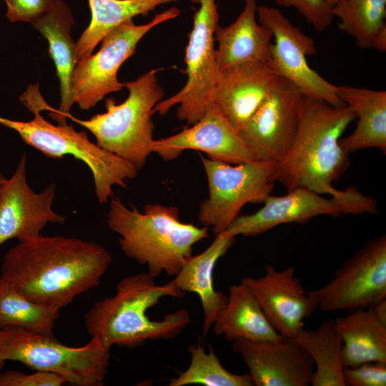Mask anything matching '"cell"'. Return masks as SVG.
Listing matches in <instances>:
<instances>
[{"instance_id": "1", "label": "cell", "mask_w": 386, "mask_h": 386, "mask_svg": "<svg viewBox=\"0 0 386 386\" xmlns=\"http://www.w3.org/2000/svg\"><path fill=\"white\" fill-rule=\"evenodd\" d=\"M112 262L99 244L41 234L7 251L0 276L31 300L60 310L96 287Z\"/></svg>"}, {"instance_id": "2", "label": "cell", "mask_w": 386, "mask_h": 386, "mask_svg": "<svg viewBox=\"0 0 386 386\" xmlns=\"http://www.w3.org/2000/svg\"><path fill=\"white\" fill-rule=\"evenodd\" d=\"M356 119L352 107H333L302 96L299 126L287 156L275 163L271 179L287 191L305 187L320 194L345 197V190L334 187L349 166V154L340 145L347 127Z\"/></svg>"}, {"instance_id": "3", "label": "cell", "mask_w": 386, "mask_h": 386, "mask_svg": "<svg viewBox=\"0 0 386 386\" xmlns=\"http://www.w3.org/2000/svg\"><path fill=\"white\" fill-rule=\"evenodd\" d=\"M184 295L172 280L158 285L148 272L128 275L118 282L114 295L96 302L86 312L85 327L91 337L110 348L134 349L149 340L173 339L189 325V311L180 308L157 320L150 319L147 311L164 297Z\"/></svg>"}, {"instance_id": "4", "label": "cell", "mask_w": 386, "mask_h": 386, "mask_svg": "<svg viewBox=\"0 0 386 386\" xmlns=\"http://www.w3.org/2000/svg\"><path fill=\"white\" fill-rule=\"evenodd\" d=\"M106 217L122 252L147 266L154 278L162 272L174 277L192 255L194 245L209 235L207 227L181 222L174 205L147 204L141 212L112 197Z\"/></svg>"}, {"instance_id": "5", "label": "cell", "mask_w": 386, "mask_h": 386, "mask_svg": "<svg viewBox=\"0 0 386 386\" xmlns=\"http://www.w3.org/2000/svg\"><path fill=\"white\" fill-rule=\"evenodd\" d=\"M20 101L34 114L27 122L0 117V124L18 133L29 146L54 159L71 155L82 161L91 172L95 194L100 204L113 197V187H125L137 176L138 170L130 162L91 142L84 132H77L66 124L56 125L46 121L43 110L39 84H30Z\"/></svg>"}, {"instance_id": "6", "label": "cell", "mask_w": 386, "mask_h": 386, "mask_svg": "<svg viewBox=\"0 0 386 386\" xmlns=\"http://www.w3.org/2000/svg\"><path fill=\"white\" fill-rule=\"evenodd\" d=\"M159 69H152L134 81L124 84L127 98L117 104L113 98L105 100L106 112L82 120L66 114L88 129L96 144L134 165L138 171L146 164L154 140L153 110L163 99L164 89L158 81Z\"/></svg>"}, {"instance_id": "7", "label": "cell", "mask_w": 386, "mask_h": 386, "mask_svg": "<svg viewBox=\"0 0 386 386\" xmlns=\"http://www.w3.org/2000/svg\"><path fill=\"white\" fill-rule=\"evenodd\" d=\"M110 347L97 339L70 347L49 335L21 328L0 329V360L16 361L63 377L77 386H101L108 373Z\"/></svg>"}, {"instance_id": "8", "label": "cell", "mask_w": 386, "mask_h": 386, "mask_svg": "<svg viewBox=\"0 0 386 386\" xmlns=\"http://www.w3.org/2000/svg\"><path fill=\"white\" fill-rule=\"evenodd\" d=\"M185 49L186 84L172 96L156 104L153 112L165 115L178 106L177 118L193 124L214 103L213 94L219 74L216 61L214 31L219 24L215 0H199Z\"/></svg>"}, {"instance_id": "9", "label": "cell", "mask_w": 386, "mask_h": 386, "mask_svg": "<svg viewBox=\"0 0 386 386\" xmlns=\"http://www.w3.org/2000/svg\"><path fill=\"white\" fill-rule=\"evenodd\" d=\"M201 160L209 194L199 207L198 220L217 235L225 231L247 203H263L273 189L275 163L255 160L238 164L204 158Z\"/></svg>"}, {"instance_id": "10", "label": "cell", "mask_w": 386, "mask_h": 386, "mask_svg": "<svg viewBox=\"0 0 386 386\" xmlns=\"http://www.w3.org/2000/svg\"><path fill=\"white\" fill-rule=\"evenodd\" d=\"M180 13L173 6L156 14L147 24L137 25L129 19L107 34L96 53L76 62L72 77L74 103L88 110L106 95L122 90L124 84L118 80L119 69L135 53L139 41L153 28L177 18Z\"/></svg>"}, {"instance_id": "11", "label": "cell", "mask_w": 386, "mask_h": 386, "mask_svg": "<svg viewBox=\"0 0 386 386\" xmlns=\"http://www.w3.org/2000/svg\"><path fill=\"white\" fill-rule=\"evenodd\" d=\"M263 207L251 214L239 215L224 231L236 237L238 235L254 237L263 234L278 225L305 222L320 215L376 214L377 202L352 187L345 197L325 198L305 187L287 191L284 196L269 195Z\"/></svg>"}, {"instance_id": "12", "label": "cell", "mask_w": 386, "mask_h": 386, "mask_svg": "<svg viewBox=\"0 0 386 386\" xmlns=\"http://www.w3.org/2000/svg\"><path fill=\"white\" fill-rule=\"evenodd\" d=\"M323 312L373 307L386 299V235L368 240L323 286L307 292Z\"/></svg>"}, {"instance_id": "13", "label": "cell", "mask_w": 386, "mask_h": 386, "mask_svg": "<svg viewBox=\"0 0 386 386\" xmlns=\"http://www.w3.org/2000/svg\"><path fill=\"white\" fill-rule=\"evenodd\" d=\"M257 19L272 32L269 65L279 76L293 83L302 95L339 107L346 105L337 86L327 81L309 65L307 56L317 52L315 40L294 25L278 9L257 6Z\"/></svg>"}, {"instance_id": "14", "label": "cell", "mask_w": 386, "mask_h": 386, "mask_svg": "<svg viewBox=\"0 0 386 386\" xmlns=\"http://www.w3.org/2000/svg\"><path fill=\"white\" fill-rule=\"evenodd\" d=\"M300 90L288 79H278L246 127L239 132L262 159L277 163L294 143L302 98Z\"/></svg>"}, {"instance_id": "15", "label": "cell", "mask_w": 386, "mask_h": 386, "mask_svg": "<svg viewBox=\"0 0 386 386\" xmlns=\"http://www.w3.org/2000/svg\"><path fill=\"white\" fill-rule=\"evenodd\" d=\"M52 182L39 193L26 180V154H24L13 175L4 178L0 190V245L11 239L24 242L41 234L48 223L63 224L65 218L51 205L56 197Z\"/></svg>"}, {"instance_id": "16", "label": "cell", "mask_w": 386, "mask_h": 386, "mask_svg": "<svg viewBox=\"0 0 386 386\" xmlns=\"http://www.w3.org/2000/svg\"><path fill=\"white\" fill-rule=\"evenodd\" d=\"M187 149L203 152L211 159L231 164L262 159L214 103L190 127L154 139L152 144V153L157 154L164 161L175 159Z\"/></svg>"}, {"instance_id": "17", "label": "cell", "mask_w": 386, "mask_h": 386, "mask_svg": "<svg viewBox=\"0 0 386 386\" xmlns=\"http://www.w3.org/2000/svg\"><path fill=\"white\" fill-rule=\"evenodd\" d=\"M242 281L251 290L272 327L282 337L292 339L304 327L305 320L317 307L295 275V269L278 270L268 264L259 277H244Z\"/></svg>"}, {"instance_id": "18", "label": "cell", "mask_w": 386, "mask_h": 386, "mask_svg": "<svg viewBox=\"0 0 386 386\" xmlns=\"http://www.w3.org/2000/svg\"><path fill=\"white\" fill-rule=\"evenodd\" d=\"M256 386H308L315 366L308 352L290 338L232 341Z\"/></svg>"}, {"instance_id": "19", "label": "cell", "mask_w": 386, "mask_h": 386, "mask_svg": "<svg viewBox=\"0 0 386 386\" xmlns=\"http://www.w3.org/2000/svg\"><path fill=\"white\" fill-rule=\"evenodd\" d=\"M278 77L265 62L234 65L219 72L213 94L214 103L239 132L273 89Z\"/></svg>"}, {"instance_id": "20", "label": "cell", "mask_w": 386, "mask_h": 386, "mask_svg": "<svg viewBox=\"0 0 386 386\" xmlns=\"http://www.w3.org/2000/svg\"><path fill=\"white\" fill-rule=\"evenodd\" d=\"M74 19L71 9L62 0H53L51 9L32 23L47 39L49 54L54 61L59 80L61 102L59 109L46 102L44 111L58 124H66L64 116L70 114L74 104L72 95V77L76 64V44L71 31Z\"/></svg>"}, {"instance_id": "21", "label": "cell", "mask_w": 386, "mask_h": 386, "mask_svg": "<svg viewBox=\"0 0 386 386\" xmlns=\"http://www.w3.org/2000/svg\"><path fill=\"white\" fill-rule=\"evenodd\" d=\"M257 8L256 0H244V8L234 22L227 26H217L215 55L219 71L250 61L269 64L272 32L258 22Z\"/></svg>"}, {"instance_id": "22", "label": "cell", "mask_w": 386, "mask_h": 386, "mask_svg": "<svg viewBox=\"0 0 386 386\" xmlns=\"http://www.w3.org/2000/svg\"><path fill=\"white\" fill-rule=\"evenodd\" d=\"M215 236L205 250L199 254L191 255L184 262L172 279L176 287L185 294L193 292L199 296L204 314V335L209 332L227 301V296L214 287V268L235 241V237L225 232Z\"/></svg>"}, {"instance_id": "23", "label": "cell", "mask_w": 386, "mask_h": 386, "mask_svg": "<svg viewBox=\"0 0 386 386\" xmlns=\"http://www.w3.org/2000/svg\"><path fill=\"white\" fill-rule=\"evenodd\" d=\"M340 98L354 109L357 122L355 130L340 139L347 153L363 149L386 151V91L352 86H337Z\"/></svg>"}, {"instance_id": "24", "label": "cell", "mask_w": 386, "mask_h": 386, "mask_svg": "<svg viewBox=\"0 0 386 386\" xmlns=\"http://www.w3.org/2000/svg\"><path fill=\"white\" fill-rule=\"evenodd\" d=\"M342 340L344 367L368 362H386V324L373 308H359L334 319Z\"/></svg>"}, {"instance_id": "25", "label": "cell", "mask_w": 386, "mask_h": 386, "mask_svg": "<svg viewBox=\"0 0 386 386\" xmlns=\"http://www.w3.org/2000/svg\"><path fill=\"white\" fill-rule=\"evenodd\" d=\"M214 333L229 341H274L282 337L272 327L249 287L242 282L229 287L227 301L213 325Z\"/></svg>"}, {"instance_id": "26", "label": "cell", "mask_w": 386, "mask_h": 386, "mask_svg": "<svg viewBox=\"0 0 386 386\" xmlns=\"http://www.w3.org/2000/svg\"><path fill=\"white\" fill-rule=\"evenodd\" d=\"M177 0H88L91 14L90 24L76 43V59L80 61L115 27L133 17L147 16L157 6Z\"/></svg>"}, {"instance_id": "27", "label": "cell", "mask_w": 386, "mask_h": 386, "mask_svg": "<svg viewBox=\"0 0 386 386\" xmlns=\"http://www.w3.org/2000/svg\"><path fill=\"white\" fill-rule=\"evenodd\" d=\"M310 354L315 366L312 386H345L342 362V340L334 319L322 322L315 330L302 327L292 338Z\"/></svg>"}, {"instance_id": "28", "label": "cell", "mask_w": 386, "mask_h": 386, "mask_svg": "<svg viewBox=\"0 0 386 386\" xmlns=\"http://www.w3.org/2000/svg\"><path fill=\"white\" fill-rule=\"evenodd\" d=\"M59 311L31 300L0 276V329L21 328L54 335Z\"/></svg>"}, {"instance_id": "29", "label": "cell", "mask_w": 386, "mask_h": 386, "mask_svg": "<svg viewBox=\"0 0 386 386\" xmlns=\"http://www.w3.org/2000/svg\"><path fill=\"white\" fill-rule=\"evenodd\" d=\"M338 28L360 49H370L378 31L386 26V0H341L332 7Z\"/></svg>"}, {"instance_id": "30", "label": "cell", "mask_w": 386, "mask_h": 386, "mask_svg": "<svg viewBox=\"0 0 386 386\" xmlns=\"http://www.w3.org/2000/svg\"><path fill=\"white\" fill-rule=\"evenodd\" d=\"M188 350L191 356L188 368L171 378L169 386H254L248 373L238 375L226 370L212 347L207 352L200 344H196Z\"/></svg>"}, {"instance_id": "31", "label": "cell", "mask_w": 386, "mask_h": 386, "mask_svg": "<svg viewBox=\"0 0 386 386\" xmlns=\"http://www.w3.org/2000/svg\"><path fill=\"white\" fill-rule=\"evenodd\" d=\"M273 1L280 6L295 8L318 31H325L332 24V7L325 0Z\"/></svg>"}, {"instance_id": "32", "label": "cell", "mask_w": 386, "mask_h": 386, "mask_svg": "<svg viewBox=\"0 0 386 386\" xmlns=\"http://www.w3.org/2000/svg\"><path fill=\"white\" fill-rule=\"evenodd\" d=\"M343 377L345 386H385L386 362H368L345 367Z\"/></svg>"}, {"instance_id": "33", "label": "cell", "mask_w": 386, "mask_h": 386, "mask_svg": "<svg viewBox=\"0 0 386 386\" xmlns=\"http://www.w3.org/2000/svg\"><path fill=\"white\" fill-rule=\"evenodd\" d=\"M64 383L63 377L46 371L26 374L11 370L0 373V386H61Z\"/></svg>"}, {"instance_id": "34", "label": "cell", "mask_w": 386, "mask_h": 386, "mask_svg": "<svg viewBox=\"0 0 386 386\" xmlns=\"http://www.w3.org/2000/svg\"><path fill=\"white\" fill-rule=\"evenodd\" d=\"M7 6L6 17L11 22L26 21L32 24L49 12L53 0H4Z\"/></svg>"}, {"instance_id": "35", "label": "cell", "mask_w": 386, "mask_h": 386, "mask_svg": "<svg viewBox=\"0 0 386 386\" xmlns=\"http://www.w3.org/2000/svg\"><path fill=\"white\" fill-rule=\"evenodd\" d=\"M370 49L383 52L386 50V26L380 29L371 44Z\"/></svg>"}, {"instance_id": "36", "label": "cell", "mask_w": 386, "mask_h": 386, "mask_svg": "<svg viewBox=\"0 0 386 386\" xmlns=\"http://www.w3.org/2000/svg\"><path fill=\"white\" fill-rule=\"evenodd\" d=\"M372 307L377 317L386 324V299L379 302Z\"/></svg>"}, {"instance_id": "37", "label": "cell", "mask_w": 386, "mask_h": 386, "mask_svg": "<svg viewBox=\"0 0 386 386\" xmlns=\"http://www.w3.org/2000/svg\"><path fill=\"white\" fill-rule=\"evenodd\" d=\"M327 3L331 6H334L335 4H337L338 2H340L341 0H325Z\"/></svg>"}, {"instance_id": "38", "label": "cell", "mask_w": 386, "mask_h": 386, "mask_svg": "<svg viewBox=\"0 0 386 386\" xmlns=\"http://www.w3.org/2000/svg\"><path fill=\"white\" fill-rule=\"evenodd\" d=\"M5 177H4L3 175L0 174V190H1V185H2V183H3V181Z\"/></svg>"}, {"instance_id": "39", "label": "cell", "mask_w": 386, "mask_h": 386, "mask_svg": "<svg viewBox=\"0 0 386 386\" xmlns=\"http://www.w3.org/2000/svg\"><path fill=\"white\" fill-rule=\"evenodd\" d=\"M4 363H5V362L0 360V372L2 370V368H3L4 365Z\"/></svg>"}, {"instance_id": "40", "label": "cell", "mask_w": 386, "mask_h": 386, "mask_svg": "<svg viewBox=\"0 0 386 386\" xmlns=\"http://www.w3.org/2000/svg\"><path fill=\"white\" fill-rule=\"evenodd\" d=\"M193 4L199 3V0H189Z\"/></svg>"}]
</instances>
